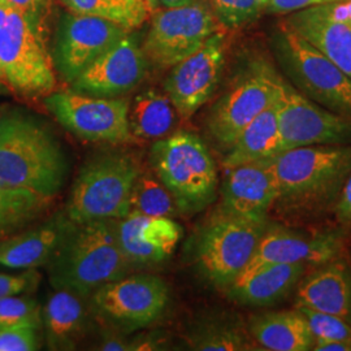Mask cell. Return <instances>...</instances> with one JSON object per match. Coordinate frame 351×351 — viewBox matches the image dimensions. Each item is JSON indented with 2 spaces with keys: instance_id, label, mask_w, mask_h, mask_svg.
I'll return each mask as SVG.
<instances>
[{
  "instance_id": "35",
  "label": "cell",
  "mask_w": 351,
  "mask_h": 351,
  "mask_svg": "<svg viewBox=\"0 0 351 351\" xmlns=\"http://www.w3.org/2000/svg\"><path fill=\"white\" fill-rule=\"evenodd\" d=\"M26 17L29 24L46 40L53 0H5Z\"/></svg>"
},
{
  "instance_id": "41",
  "label": "cell",
  "mask_w": 351,
  "mask_h": 351,
  "mask_svg": "<svg viewBox=\"0 0 351 351\" xmlns=\"http://www.w3.org/2000/svg\"><path fill=\"white\" fill-rule=\"evenodd\" d=\"M163 345L164 337L162 333H145L130 341V351L160 350Z\"/></svg>"
},
{
  "instance_id": "37",
  "label": "cell",
  "mask_w": 351,
  "mask_h": 351,
  "mask_svg": "<svg viewBox=\"0 0 351 351\" xmlns=\"http://www.w3.org/2000/svg\"><path fill=\"white\" fill-rule=\"evenodd\" d=\"M40 275L36 269H26L24 274L5 275L0 274V300L21 293H30L37 288Z\"/></svg>"
},
{
  "instance_id": "17",
  "label": "cell",
  "mask_w": 351,
  "mask_h": 351,
  "mask_svg": "<svg viewBox=\"0 0 351 351\" xmlns=\"http://www.w3.org/2000/svg\"><path fill=\"white\" fill-rule=\"evenodd\" d=\"M342 243V237L337 232L304 234L284 226L268 224L254 256L241 275L269 264L320 265L339 258Z\"/></svg>"
},
{
  "instance_id": "4",
  "label": "cell",
  "mask_w": 351,
  "mask_h": 351,
  "mask_svg": "<svg viewBox=\"0 0 351 351\" xmlns=\"http://www.w3.org/2000/svg\"><path fill=\"white\" fill-rule=\"evenodd\" d=\"M149 160L151 171L173 197L178 213H202L216 199V164L197 134L181 130L155 141Z\"/></svg>"
},
{
  "instance_id": "38",
  "label": "cell",
  "mask_w": 351,
  "mask_h": 351,
  "mask_svg": "<svg viewBox=\"0 0 351 351\" xmlns=\"http://www.w3.org/2000/svg\"><path fill=\"white\" fill-rule=\"evenodd\" d=\"M335 0H268L265 13L269 14H290L306 8L326 4Z\"/></svg>"
},
{
  "instance_id": "3",
  "label": "cell",
  "mask_w": 351,
  "mask_h": 351,
  "mask_svg": "<svg viewBox=\"0 0 351 351\" xmlns=\"http://www.w3.org/2000/svg\"><path fill=\"white\" fill-rule=\"evenodd\" d=\"M47 265L55 290H69L82 298L133 268L120 246L116 220L75 224Z\"/></svg>"
},
{
  "instance_id": "1",
  "label": "cell",
  "mask_w": 351,
  "mask_h": 351,
  "mask_svg": "<svg viewBox=\"0 0 351 351\" xmlns=\"http://www.w3.org/2000/svg\"><path fill=\"white\" fill-rule=\"evenodd\" d=\"M262 163L276 178L277 213L311 215L337 201L351 173V145L294 147Z\"/></svg>"
},
{
  "instance_id": "43",
  "label": "cell",
  "mask_w": 351,
  "mask_h": 351,
  "mask_svg": "<svg viewBox=\"0 0 351 351\" xmlns=\"http://www.w3.org/2000/svg\"><path fill=\"white\" fill-rule=\"evenodd\" d=\"M315 351H351V341L342 339H326V341H315Z\"/></svg>"
},
{
  "instance_id": "5",
  "label": "cell",
  "mask_w": 351,
  "mask_h": 351,
  "mask_svg": "<svg viewBox=\"0 0 351 351\" xmlns=\"http://www.w3.org/2000/svg\"><path fill=\"white\" fill-rule=\"evenodd\" d=\"M141 172L138 162L128 152L104 151L91 156L75 177L66 216L75 224L125 217Z\"/></svg>"
},
{
  "instance_id": "7",
  "label": "cell",
  "mask_w": 351,
  "mask_h": 351,
  "mask_svg": "<svg viewBox=\"0 0 351 351\" xmlns=\"http://www.w3.org/2000/svg\"><path fill=\"white\" fill-rule=\"evenodd\" d=\"M268 224V217L239 216L217 207L194 239L202 276L215 288H229L254 256Z\"/></svg>"
},
{
  "instance_id": "15",
  "label": "cell",
  "mask_w": 351,
  "mask_h": 351,
  "mask_svg": "<svg viewBox=\"0 0 351 351\" xmlns=\"http://www.w3.org/2000/svg\"><path fill=\"white\" fill-rule=\"evenodd\" d=\"M228 45V36L219 30L199 50L171 68L164 90L181 119H191L211 99L226 66Z\"/></svg>"
},
{
  "instance_id": "22",
  "label": "cell",
  "mask_w": 351,
  "mask_h": 351,
  "mask_svg": "<svg viewBox=\"0 0 351 351\" xmlns=\"http://www.w3.org/2000/svg\"><path fill=\"white\" fill-rule=\"evenodd\" d=\"M306 264H269L241 276L226 289L233 301L265 307L284 301L298 285Z\"/></svg>"
},
{
  "instance_id": "24",
  "label": "cell",
  "mask_w": 351,
  "mask_h": 351,
  "mask_svg": "<svg viewBox=\"0 0 351 351\" xmlns=\"http://www.w3.org/2000/svg\"><path fill=\"white\" fill-rule=\"evenodd\" d=\"M277 101V99H276ZM287 150L277 120L276 101L256 116L226 150L224 168L271 159Z\"/></svg>"
},
{
  "instance_id": "31",
  "label": "cell",
  "mask_w": 351,
  "mask_h": 351,
  "mask_svg": "<svg viewBox=\"0 0 351 351\" xmlns=\"http://www.w3.org/2000/svg\"><path fill=\"white\" fill-rule=\"evenodd\" d=\"M129 213L175 217L180 213L173 197L163 182L152 171H142L132 190Z\"/></svg>"
},
{
  "instance_id": "39",
  "label": "cell",
  "mask_w": 351,
  "mask_h": 351,
  "mask_svg": "<svg viewBox=\"0 0 351 351\" xmlns=\"http://www.w3.org/2000/svg\"><path fill=\"white\" fill-rule=\"evenodd\" d=\"M315 8L332 21L351 25V0H335Z\"/></svg>"
},
{
  "instance_id": "33",
  "label": "cell",
  "mask_w": 351,
  "mask_h": 351,
  "mask_svg": "<svg viewBox=\"0 0 351 351\" xmlns=\"http://www.w3.org/2000/svg\"><path fill=\"white\" fill-rule=\"evenodd\" d=\"M38 302L30 297L11 295L0 300V330L21 326H40Z\"/></svg>"
},
{
  "instance_id": "20",
  "label": "cell",
  "mask_w": 351,
  "mask_h": 351,
  "mask_svg": "<svg viewBox=\"0 0 351 351\" xmlns=\"http://www.w3.org/2000/svg\"><path fill=\"white\" fill-rule=\"evenodd\" d=\"M75 224L66 213H55L40 226L0 239V265L23 269L47 265Z\"/></svg>"
},
{
  "instance_id": "36",
  "label": "cell",
  "mask_w": 351,
  "mask_h": 351,
  "mask_svg": "<svg viewBox=\"0 0 351 351\" xmlns=\"http://www.w3.org/2000/svg\"><path fill=\"white\" fill-rule=\"evenodd\" d=\"M38 326H21L0 330V351H34L39 349Z\"/></svg>"
},
{
  "instance_id": "14",
  "label": "cell",
  "mask_w": 351,
  "mask_h": 351,
  "mask_svg": "<svg viewBox=\"0 0 351 351\" xmlns=\"http://www.w3.org/2000/svg\"><path fill=\"white\" fill-rule=\"evenodd\" d=\"M277 120L287 150L316 145H351V119L310 101L281 77Z\"/></svg>"
},
{
  "instance_id": "10",
  "label": "cell",
  "mask_w": 351,
  "mask_h": 351,
  "mask_svg": "<svg viewBox=\"0 0 351 351\" xmlns=\"http://www.w3.org/2000/svg\"><path fill=\"white\" fill-rule=\"evenodd\" d=\"M280 86L281 75L271 64H251L210 111L207 128L215 142L228 150L241 132L276 101Z\"/></svg>"
},
{
  "instance_id": "28",
  "label": "cell",
  "mask_w": 351,
  "mask_h": 351,
  "mask_svg": "<svg viewBox=\"0 0 351 351\" xmlns=\"http://www.w3.org/2000/svg\"><path fill=\"white\" fill-rule=\"evenodd\" d=\"M51 199L0 181V239L25 229L49 208Z\"/></svg>"
},
{
  "instance_id": "12",
  "label": "cell",
  "mask_w": 351,
  "mask_h": 351,
  "mask_svg": "<svg viewBox=\"0 0 351 351\" xmlns=\"http://www.w3.org/2000/svg\"><path fill=\"white\" fill-rule=\"evenodd\" d=\"M168 302V285L154 275H126L91 295L94 313L124 332L154 324L163 315Z\"/></svg>"
},
{
  "instance_id": "42",
  "label": "cell",
  "mask_w": 351,
  "mask_h": 351,
  "mask_svg": "<svg viewBox=\"0 0 351 351\" xmlns=\"http://www.w3.org/2000/svg\"><path fill=\"white\" fill-rule=\"evenodd\" d=\"M98 349L104 351L130 350V341H128L120 333L106 330L101 335V341L99 342V348Z\"/></svg>"
},
{
  "instance_id": "16",
  "label": "cell",
  "mask_w": 351,
  "mask_h": 351,
  "mask_svg": "<svg viewBox=\"0 0 351 351\" xmlns=\"http://www.w3.org/2000/svg\"><path fill=\"white\" fill-rule=\"evenodd\" d=\"M149 64L138 36L129 32L112 49L90 64L71 84V88L93 97L117 98L138 86Z\"/></svg>"
},
{
  "instance_id": "44",
  "label": "cell",
  "mask_w": 351,
  "mask_h": 351,
  "mask_svg": "<svg viewBox=\"0 0 351 351\" xmlns=\"http://www.w3.org/2000/svg\"><path fill=\"white\" fill-rule=\"evenodd\" d=\"M199 1H204V0H159L160 5H163L164 8H178V7L191 5Z\"/></svg>"
},
{
  "instance_id": "19",
  "label": "cell",
  "mask_w": 351,
  "mask_h": 351,
  "mask_svg": "<svg viewBox=\"0 0 351 351\" xmlns=\"http://www.w3.org/2000/svg\"><path fill=\"white\" fill-rule=\"evenodd\" d=\"M277 197L276 178L265 164H242L226 168L219 208L239 216L267 217Z\"/></svg>"
},
{
  "instance_id": "11",
  "label": "cell",
  "mask_w": 351,
  "mask_h": 351,
  "mask_svg": "<svg viewBox=\"0 0 351 351\" xmlns=\"http://www.w3.org/2000/svg\"><path fill=\"white\" fill-rule=\"evenodd\" d=\"M221 29L206 1L178 8H159L152 13L142 50L149 63L168 69L199 50L213 33Z\"/></svg>"
},
{
  "instance_id": "32",
  "label": "cell",
  "mask_w": 351,
  "mask_h": 351,
  "mask_svg": "<svg viewBox=\"0 0 351 351\" xmlns=\"http://www.w3.org/2000/svg\"><path fill=\"white\" fill-rule=\"evenodd\" d=\"M268 0H210V7L223 29L249 25L265 13Z\"/></svg>"
},
{
  "instance_id": "25",
  "label": "cell",
  "mask_w": 351,
  "mask_h": 351,
  "mask_svg": "<svg viewBox=\"0 0 351 351\" xmlns=\"http://www.w3.org/2000/svg\"><path fill=\"white\" fill-rule=\"evenodd\" d=\"M249 332L265 350L308 351L314 348V335L297 308L254 316Z\"/></svg>"
},
{
  "instance_id": "6",
  "label": "cell",
  "mask_w": 351,
  "mask_h": 351,
  "mask_svg": "<svg viewBox=\"0 0 351 351\" xmlns=\"http://www.w3.org/2000/svg\"><path fill=\"white\" fill-rule=\"evenodd\" d=\"M0 85L23 99L45 98L56 88L46 40L5 0H0Z\"/></svg>"
},
{
  "instance_id": "34",
  "label": "cell",
  "mask_w": 351,
  "mask_h": 351,
  "mask_svg": "<svg viewBox=\"0 0 351 351\" xmlns=\"http://www.w3.org/2000/svg\"><path fill=\"white\" fill-rule=\"evenodd\" d=\"M295 308L301 311L302 315L306 317L308 326L314 335L315 341H351V323L348 320L336 315L316 311L303 306H295Z\"/></svg>"
},
{
  "instance_id": "23",
  "label": "cell",
  "mask_w": 351,
  "mask_h": 351,
  "mask_svg": "<svg viewBox=\"0 0 351 351\" xmlns=\"http://www.w3.org/2000/svg\"><path fill=\"white\" fill-rule=\"evenodd\" d=\"M284 24L351 78V25L326 19L315 7L290 13Z\"/></svg>"
},
{
  "instance_id": "40",
  "label": "cell",
  "mask_w": 351,
  "mask_h": 351,
  "mask_svg": "<svg viewBox=\"0 0 351 351\" xmlns=\"http://www.w3.org/2000/svg\"><path fill=\"white\" fill-rule=\"evenodd\" d=\"M335 211L339 223L351 226V173L339 191L335 203Z\"/></svg>"
},
{
  "instance_id": "18",
  "label": "cell",
  "mask_w": 351,
  "mask_h": 351,
  "mask_svg": "<svg viewBox=\"0 0 351 351\" xmlns=\"http://www.w3.org/2000/svg\"><path fill=\"white\" fill-rule=\"evenodd\" d=\"M116 232L132 267H150L167 261L182 237V228L173 217L139 213L116 220Z\"/></svg>"
},
{
  "instance_id": "30",
  "label": "cell",
  "mask_w": 351,
  "mask_h": 351,
  "mask_svg": "<svg viewBox=\"0 0 351 351\" xmlns=\"http://www.w3.org/2000/svg\"><path fill=\"white\" fill-rule=\"evenodd\" d=\"M191 349L203 351L255 350L252 337L245 329L228 320H208L195 326L189 337Z\"/></svg>"
},
{
  "instance_id": "21",
  "label": "cell",
  "mask_w": 351,
  "mask_h": 351,
  "mask_svg": "<svg viewBox=\"0 0 351 351\" xmlns=\"http://www.w3.org/2000/svg\"><path fill=\"white\" fill-rule=\"evenodd\" d=\"M295 306L336 315L351 323V267L336 258L311 275L304 277L297 289Z\"/></svg>"
},
{
  "instance_id": "13",
  "label": "cell",
  "mask_w": 351,
  "mask_h": 351,
  "mask_svg": "<svg viewBox=\"0 0 351 351\" xmlns=\"http://www.w3.org/2000/svg\"><path fill=\"white\" fill-rule=\"evenodd\" d=\"M132 30L80 13H63L53 36L51 58L55 72L72 84L88 65L112 49Z\"/></svg>"
},
{
  "instance_id": "26",
  "label": "cell",
  "mask_w": 351,
  "mask_h": 351,
  "mask_svg": "<svg viewBox=\"0 0 351 351\" xmlns=\"http://www.w3.org/2000/svg\"><path fill=\"white\" fill-rule=\"evenodd\" d=\"M43 322L51 349L71 350L88 326L82 297L69 290H56L46 303Z\"/></svg>"
},
{
  "instance_id": "45",
  "label": "cell",
  "mask_w": 351,
  "mask_h": 351,
  "mask_svg": "<svg viewBox=\"0 0 351 351\" xmlns=\"http://www.w3.org/2000/svg\"><path fill=\"white\" fill-rule=\"evenodd\" d=\"M145 3L147 4L149 10H150L151 14L154 12H156L159 8H160V3L159 0H145Z\"/></svg>"
},
{
  "instance_id": "8",
  "label": "cell",
  "mask_w": 351,
  "mask_h": 351,
  "mask_svg": "<svg viewBox=\"0 0 351 351\" xmlns=\"http://www.w3.org/2000/svg\"><path fill=\"white\" fill-rule=\"evenodd\" d=\"M272 50L289 82L302 95L351 119V78L285 24L272 36Z\"/></svg>"
},
{
  "instance_id": "27",
  "label": "cell",
  "mask_w": 351,
  "mask_h": 351,
  "mask_svg": "<svg viewBox=\"0 0 351 351\" xmlns=\"http://www.w3.org/2000/svg\"><path fill=\"white\" fill-rule=\"evenodd\" d=\"M176 110L167 94L149 88L129 106V126L134 138L158 141L169 136L176 123Z\"/></svg>"
},
{
  "instance_id": "2",
  "label": "cell",
  "mask_w": 351,
  "mask_h": 351,
  "mask_svg": "<svg viewBox=\"0 0 351 351\" xmlns=\"http://www.w3.org/2000/svg\"><path fill=\"white\" fill-rule=\"evenodd\" d=\"M68 159L49 129L34 119L0 116V181L53 199L68 176Z\"/></svg>"
},
{
  "instance_id": "29",
  "label": "cell",
  "mask_w": 351,
  "mask_h": 351,
  "mask_svg": "<svg viewBox=\"0 0 351 351\" xmlns=\"http://www.w3.org/2000/svg\"><path fill=\"white\" fill-rule=\"evenodd\" d=\"M71 12L112 21L126 30L143 25L151 12L145 0H62Z\"/></svg>"
},
{
  "instance_id": "9",
  "label": "cell",
  "mask_w": 351,
  "mask_h": 351,
  "mask_svg": "<svg viewBox=\"0 0 351 351\" xmlns=\"http://www.w3.org/2000/svg\"><path fill=\"white\" fill-rule=\"evenodd\" d=\"M47 111L77 138L108 145L133 141L126 98H101L73 91H52L43 98Z\"/></svg>"
}]
</instances>
